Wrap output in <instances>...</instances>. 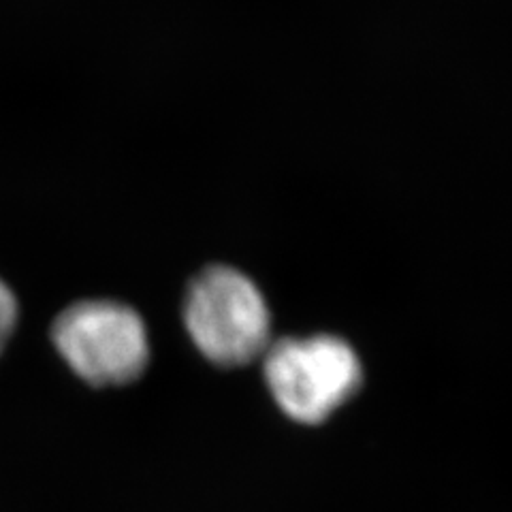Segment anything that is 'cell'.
Listing matches in <instances>:
<instances>
[{"label": "cell", "mask_w": 512, "mask_h": 512, "mask_svg": "<svg viewBox=\"0 0 512 512\" xmlns=\"http://www.w3.org/2000/svg\"><path fill=\"white\" fill-rule=\"evenodd\" d=\"M184 325L203 352L222 367H237L263 357L271 344V316L263 293L246 274L216 265L192 280Z\"/></svg>", "instance_id": "cell-1"}, {"label": "cell", "mask_w": 512, "mask_h": 512, "mask_svg": "<svg viewBox=\"0 0 512 512\" xmlns=\"http://www.w3.org/2000/svg\"><path fill=\"white\" fill-rule=\"evenodd\" d=\"M15 323H18V299L11 293V288L0 280V352L9 342Z\"/></svg>", "instance_id": "cell-4"}, {"label": "cell", "mask_w": 512, "mask_h": 512, "mask_svg": "<svg viewBox=\"0 0 512 512\" xmlns=\"http://www.w3.org/2000/svg\"><path fill=\"white\" fill-rule=\"evenodd\" d=\"M52 340L71 370L94 387L137 380L150 361L141 316L118 301H79L58 314Z\"/></svg>", "instance_id": "cell-3"}, {"label": "cell", "mask_w": 512, "mask_h": 512, "mask_svg": "<svg viewBox=\"0 0 512 512\" xmlns=\"http://www.w3.org/2000/svg\"><path fill=\"white\" fill-rule=\"evenodd\" d=\"M263 359L271 395L297 423H323L361 387L357 352L333 335L271 342Z\"/></svg>", "instance_id": "cell-2"}]
</instances>
